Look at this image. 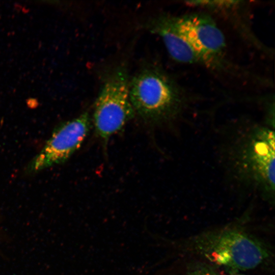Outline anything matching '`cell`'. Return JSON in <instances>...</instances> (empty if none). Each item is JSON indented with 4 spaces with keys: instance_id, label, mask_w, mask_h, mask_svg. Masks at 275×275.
Returning <instances> with one entry per match:
<instances>
[{
    "instance_id": "obj_1",
    "label": "cell",
    "mask_w": 275,
    "mask_h": 275,
    "mask_svg": "<svg viewBox=\"0 0 275 275\" xmlns=\"http://www.w3.org/2000/svg\"><path fill=\"white\" fill-rule=\"evenodd\" d=\"M179 248L228 272L255 269L273 257L268 244L238 225L201 232L182 240Z\"/></svg>"
},
{
    "instance_id": "obj_2",
    "label": "cell",
    "mask_w": 275,
    "mask_h": 275,
    "mask_svg": "<svg viewBox=\"0 0 275 275\" xmlns=\"http://www.w3.org/2000/svg\"><path fill=\"white\" fill-rule=\"evenodd\" d=\"M274 132L268 125L255 124L240 132L229 146L227 163L239 182L274 203Z\"/></svg>"
},
{
    "instance_id": "obj_3",
    "label": "cell",
    "mask_w": 275,
    "mask_h": 275,
    "mask_svg": "<svg viewBox=\"0 0 275 275\" xmlns=\"http://www.w3.org/2000/svg\"><path fill=\"white\" fill-rule=\"evenodd\" d=\"M129 93L135 113L155 124L178 118L191 99L182 86L158 67L146 68L138 73L129 81Z\"/></svg>"
},
{
    "instance_id": "obj_4",
    "label": "cell",
    "mask_w": 275,
    "mask_h": 275,
    "mask_svg": "<svg viewBox=\"0 0 275 275\" xmlns=\"http://www.w3.org/2000/svg\"><path fill=\"white\" fill-rule=\"evenodd\" d=\"M171 17L176 30L196 51L201 66L217 73L253 80V73L229 59L225 36L210 14L197 12Z\"/></svg>"
},
{
    "instance_id": "obj_5",
    "label": "cell",
    "mask_w": 275,
    "mask_h": 275,
    "mask_svg": "<svg viewBox=\"0 0 275 275\" xmlns=\"http://www.w3.org/2000/svg\"><path fill=\"white\" fill-rule=\"evenodd\" d=\"M129 89L127 72L120 67L106 77L96 99L93 122L96 134L105 143L134 117Z\"/></svg>"
},
{
    "instance_id": "obj_6",
    "label": "cell",
    "mask_w": 275,
    "mask_h": 275,
    "mask_svg": "<svg viewBox=\"0 0 275 275\" xmlns=\"http://www.w3.org/2000/svg\"><path fill=\"white\" fill-rule=\"evenodd\" d=\"M88 112L57 126L40 151L31 160L26 171L34 173L66 161L81 146L91 126Z\"/></svg>"
},
{
    "instance_id": "obj_7",
    "label": "cell",
    "mask_w": 275,
    "mask_h": 275,
    "mask_svg": "<svg viewBox=\"0 0 275 275\" xmlns=\"http://www.w3.org/2000/svg\"><path fill=\"white\" fill-rule=\"evenodd\" d=\"M188 6L201 8L221 16L229 22L246 42L270 57L272 49L263 44L255 35L251 23L249 5L244 1H187Z\"/></svg>"
},
{
    "instance_id": "obj_8",
    "label": "cell",
    "mask_w": 275,
    "mask_h": 275,
    "mask_svg": "<svg viewBox=\"0 0 275 275\" xmlns=\"http://www.w3.org/2000/svg\"><path fill=\"white\" fill-rule=\"evenodd\" d=\"M147 28L161 39L170 56L178 63L200 65V58L190 44L176 30L171 15L160 14L149 21Z\"/></svg>"
},
{
    "instance_id": "obj_9",
    "label": "cell",
    "mask_w": 275,
    "mask_h": 275,
    "mask_svg": "<svg viewBox=\"0 0 275 275\" xmlns=\"http://www.w3.org/2000/svg\"><path fill=\"white\" fill-rule=\"evenodd\" d=\"M180 275H223L215 267L204 262L189 264Z\"/></svg>"
},
{
    "instance_id": "obj_10",
    "label": "cell",
    "mask_w": 275,
    "mask_h": 275,
    "mask_svg": "<svg viewBox=\"0 0 275 275\" xmlns=\"http://www.w3.org/2000/svg\"><path fill=\"white\" fill-rule=\"evenodd\" d=\"M226 274L225 275H245L243 274L238 273V272H228L226 271Z\"/></svg>"
}]
</instances>
